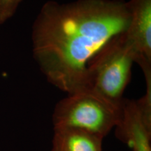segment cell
<instances>
[{"mask_svg": "<svg viewBox=\"0 0 151 151\" xmlns=\"http://www.w3.org/2000/svg\"><path fill=\"white\" fill-rule=\"evenodd\" d=\"M129 19L124 0L46 1L32 29L34 58L58 89L68 94L86 89L88 62L127 30Z\"/></svg>", "mask_w": 151, "mask_h": 151, "instance_id": "6da1fadb", "label": "cell"}, {"mask_svg": "<svg viewBox=\"0 0 151 151\" xmlns=\"http://www.w3.org/2000/svg\"><path fill=\"white\" fill-rule=\"evenodd\" d=\"M124 32L108 41L87 65L88 88L118 106H122L135 62Z\"/></svg>", "mask_w": 151, "mask_h": 151, "instance_id": "7a4b0ae2", "label": "cell"}, {"mask_svg": "<svg viewBox=\"0 0 151 151\" xmlns=\"http://www.w3.org/2000/svg\"><path fill=\"white\" fill-rule=\"evenodd\" d=\"M121 113L122 106L86 88L68 94L57 104L52 124L54 128L82 130L104 139L118 124Z\"/></svg>", "mask_w": 151, "mask_h": 151, "instance_id": "3957f363", "label": "cell"}, {"mask_svg": "<svg viewBox=\"0 0 151 151\" xmlns=\"http://www.w3.org/2000/svg\"><path fill=\"white\" fill-rule=\"evenodd\" d=\"M129 25L124 32L141 69L151 66V0H129Z\"/></svg>", "mask_w": 151, "mask_h": 151, "instance_id": "277c9868", "label": "cell"}, {"mask_svg": "<svg viewBox=\"0 0 151 151\" xmlns=\"http://www.w3.org/2000/svg\"><path fill=\"white\" fill-rule=\"evenodd\" d=\"M116 136L133 151H151V125L139 111L136 100L124 99Z\"/></svg>", "mask_w": 151, "mask_h": 151, "instance_id": "5b68a950", "label": "cell"}, {"mask_svg": "<svg viewBox=\"0 0 151 151\" xmlns=\"http://www.w3.org/2000/svg\"><path fill=\"white\" fill-rule=\"evenodd\" d=\"M103 138L71 128H54L52 151H102Z\"/></svg>", "mask_w": 151, "mask_h": 151, "instance_id": "8992f818", "label": "cell"}, {"mask_svg": "<svg viewBox=\"0 0 151 151\" xmlns=\"http://www.w3.org/2000/svg\"><path fill=\"white\" fill-rule=\"evenodd\" d=\"M22 0H0V24L5 23L16 14Z\"/></svg>", "mask_w": 151, "mask_h": 151, "instance_id": "52a82bcc", "label": "cell"}]
</instances>
